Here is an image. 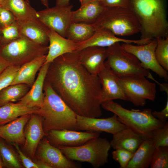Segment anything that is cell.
<instances>
[{
  "instance_id": "b9f144b4",
  "label": "cell",
  "mask_w": 168,
  "mask_h": 168,
  "mask_svg": "<svg viewBox=\"0 0 168 168\" xmlns=\"http://www.w3.org/2000/svg\"><path fill=\"white\" fill-rule=\"evenodd\" d=\"M10 65L8 62L0 57V73Z\"/></svg>"
},
{
  "instance_id": "8992f818",
  "label": "cell",
  "mask_w": 168,
  "mask_h": 168,
  "mask_svg": "<svg viewBox=\"0 0 168 168\" xmlns=\"http://www.w3.org/2000/svg\"><path fill=\"white\" fill-rule=\"evenodd\" d=\"M111 147L110 142L100 136L79 146L58 147L69 159L89 163L95 168H99L108 162Z\"/></svg>"
},
{
  "instance_id": "ab89813d",
  "label": "cell",
  "mask_w": 168,
  "mask_h": 168,
  "mask_svg": "<svg viewBox=\"0 0 168 168\" xmlns=\"http://www.w3.org/2000/svg\"><path fill=\"white\" fill-rule=\"evenodd\" d=\"M106 7L130 8V0H96Z\"/></svg>"
},
{
  "instance_id": "d6986e66",
  "label": "cell",
  "mask_w": 168,
  "mask_h": 168,
  "mask_svg": "<svg viewBox=\"0 0 168 168\" xmlns=\"http://www.w3.org/2000/svg\"><path fill=\"white\" fill-rule=\"evenodd\" d=\"M50 63H44L42 66L29 90L17 102L30 107L39 108L42 106L44 97V84Z\"/></svg>"
},
{
  "instance_id": "4fadbf2b",
  "label": "cell",
  "mask_w": 168,
  "mask_h": 168,
  "mask_svg": "<svg viewBox=\"0 0 168 168\" xmlns=\"http://www.w3.org/2000/svg\"><path fill=\"white\" fill-rule=\"evenodd\" d=\"M100 133L71 130H53L48 133L50 142L57 147H74L82 145L100 136Z\"/></svg>"
},
{
  "instance_id": "4316f807",
  "label": "cell",
  "mask_w": 168,
  "mask_h": 168,
  "mask_svg": "<svg viewBox=\"0 0 168 168\" xmlns=\"http://www.w3.org/2000/svg\"><path fill=\"white\" fill-rule=\"evenodd\" d=\"M1 5L10 11L17 21L38 19L37 11L28 0H5Z\"/></svg>"
},
{
  "instance_id": "d590c367",
  "label": "cell",
  "mask_w": 168,
  "mask_h": 168,
  "mask_svg": "<svg viewBox=\"0 0 168 168\" xmlns=\"http://www.w3.org/2000/svg\"><path fill=\"white\" fill-rule=\"evenodd\" d=\"M20 66L10 65L0 73V91L11 85Z\"/></svg>"
},
{
  "instance_id": "7dc6e473",
  "label": "cell",
  "mask_w": 168,
  "mask_h": 168,
  "mask_svg": "<svg viewBox=\"0 0 168 168\" xmlns=\"http://www.w3.org/2000/svg\"><path fill=\"white\" fill-rule=\"evenodd\" d=\"M4 167V165L0 155V168H2Z\"/></svg>"
},
{
  "instance_id": "6da1fadb",
  "label": "cell",
  "mask_w": 168,
  "mask_h": 168,
  "mask_svg": "<svg viewBox=\"0 0 168 168\" xmlns=\"http://www.w3.org/2000/svg\"><path fill=\"white\" fill-rule=\"evenodd\" d=\"M45 81L77 115L94 118L102 115L99 79L80 63L77 51L51 62Z\"/></svg>"
},
{
  "instance_id": "e575fe53",
  "label": "cell",
  "mask_w": 168,
  "mask_h": 168,
  "mask_svg": "<svg viewBox=\"0 0 168 168\" xmlns=\"http://www.w3.org/2000/svg\"><path fill=\"white\" fill-rule=\"evenodd\" d=\"M151 138L156 147H168V122L163 127L153 130Z\"/></svg>"
},
{
  "instance_id": "f546056e",
  "label": "cell",
  "mask_w": 168,
  "mask_h": 168,
  "mask_svg": "<svg viewBox=\"0 0 168 168\" xmlns=\"http://www.w3.org/2000/svg\"><path fill=\"white\" fill-rule=\"evenodd\" d=\"M30 87L24 84L10 85L0 91V105L18 101L28 91Z\"/></svg>"
},
{
  "instance_id": "30bf717a",
  "label": "cell",
  "mask_w": 168,
  "mask_h": 168,
  "mask_svg": "<svg viewBox=\"0 0 168 168\" xmlns=\"http://www.w3.org/2000/svg\"><path fill=\"white\" fill-rule=\"evenodd\" d=\"M73 6H55L37 11V18L49 30L65 37L67 29L72 21V9Z\"/></svg>"
},
{
  "instance_id": "3957f363",
  "label": "cell",
  "mask_w": 168,
  "mask_h": 168,
  "mask_svg": "<svg viewBox=\"0 0 168 168\" xmlns=\"http://www.w3.org/2000/svg\"><path fill=\"white\" fill-rule=\"evenodd\" d=\"M130 8L140 24V39L168 36L164 0H130Z\"/></svg>"
},
{
  "instance_id": "ffe728a7",
  "label": "cell",
  "mask_w": 168,
  "mask_h": 168,
  "mask_svg": "<svg viewBox=\"0 0 168 168\" xmlns=\"http://www.w3.org/2000/svg\"><path fill=\"white\" fill-rule=\"evenodd\" d=\"M48 36L49 45L44 63H51L58 57L77 49V43L62 36L52 30H49Z\"/></svg>"
},
{
  "instance_id": "f1b7e54d",
  "label": "cell",
  "mask_w": 168,
  "mask_h": 168,
  "mask_svg": "<svg viewBox=\"0 0 168 168\" xmlns=\"http://www.w3.org/2000/svg\"><path fill=\"white\" fill-rule=\"evenodd\" d=\"M95 30L92 24L72 21L67 29L65 37L74 42L79 43L89 39Z\"/></svg>"
},
{
  "instance_id": "cb8c5ba5",
  "label": "cell",
  "mask_w": 168,
  "mask_h": 168,
  "mask_svg": "<svg viewBox=\"0 0 168 168\" xmlns=\"http://www.w3.org/2000/svg\"><path fill=\"white\" fill-rule=\"evenodd\" d=\"M46 55L39 57L21 65L10 85L24 84L31 87L35 80L36 73L45 63Z\"/></svg>"
},
{
  "instance_id": "7a4b0ae2",
  "label": "cell",
  "mask_w": 168,
  "mask_h": 168,
  "mask_svg": "<svg viewBox=\"0 0 168 168\" xmlns=\"http://www.w3.org/2000/svg\"><path fill=\"white\" fill-rule=\"evenodd\" d=\"M44 91L43 102L36 114L43 118L44 132L48 134L53 130L77 131V114L45 81Z\"/></svg>"
},
{
  "instance_id": "44dd1931",
  "label": "cell",
  "mask_w": 168,
  "mask_h": 168,
  "mask_svg": "<svg viewBox=\"0 0 168 168\" xmlns=\"http://www.w3.org/2000/svg\"><path fill=\"white\" fill-rule=\"evenodd\" d=\"M16 21L21 36L37 44L47 46L49 29L38 19Z\"/></svg>"
},
{
  "instance_id": "7402d4cb",
  "label": "cell",
  "mask_w": 168,
  "mask_h": 168,
  "mask_svg": "<svg viewBox=\"0 0 168 168\" xmlns=\"http://www.w3.org/2000/svg\"><path fill=\"white\" fill-rule=\"evenodd\" d=\"M32 114L21 116L6 124L0 126V138L6 142L22 145L25 141L24 128Z\"/></svg>"
},
{
  "instance_id": "5bb4252c",
  "label": "cell",
  "mask_w": 168,
  "mask_h": 168,
  "mask_svg": "<svg viewBox=\"0 0 168 168\" xmlns=\"http://www.w3.org/2000/svg\"><path fill=\"white\" fill-rule=\"evenodd\" d=\"M101 86V103L108 100L127 99L119 82L118 77L104 63L97 75Z\"/></svg>"
},
{
  "instance_id": "d6a6232c",
  "label": "cell",
  "mask_w": 168,
  "mask_h": 168,
  "mask_svg": "<svg viewBox=\"0 0 168 168\" xmlns=\"http://www.w3.org/2000/svg\"><path fill=\"white\" fill-rule=\"evenodd\" d=\"M150 167L151 168H168V147L160 146L156 148Z\"/></svg>"
},
{
  "instance_id": "8d00e7d4",
  "label": "cell",
  "mask_w": 168,
  "mask_h": 168,
  "mask_svg": "<svg viewBox=\"0 0 168 168\" xmlns=\"http://www.w3.org/2000/svg\"><path fill=\"white\" fill-rule=\"evenodd\" d=\"M112 154L113 159L119 163L120 168H127L134 153L124 149H116Z\"/></svg>"
},
{
  "instance_id": "4dcf8cb0",
  "label": "cell",
  "mask_w": 168,
  "mask_h": 168,
  "mask_svg": "<svg viewBox=\"0 0 168 168\" xmlns=\"http://www.w3.org/2000/svg\"><path fill=\"white\" fill-rule=\"evenodd\" d=\"M0 155L4 167L10 168H21L22 166L19 157L6 141L0 138Z\"/></svg>"
},
{
  "instance_id": "83f0119b",
  "label": "cell",
  "mask_w": 168,
  "mask_h": 168,
  "mask_svg": "<svg viewBox=\"0 0 168 168\" xmlns=\"http://www.w3.org/2000/svg\"><path fill=\"white\" fill-rule=\"evenodd\" d=\"M38 108L30 107L17 102H8L0 105V126L24 115L36 114Z\"/></svg>"
},
{
  "instance_id": "bcb514c9",
  "label": "cell",
  "mask_w": 168,
  "mask_h": 168,
  "mask_svg": "<svg viewBox=\"0 0 168 168\" xmlns=\"http://www.w3.org/2000/svg\"><path fill=\"white\" fill-rule=\"evenodd\" d=\"M79 0L81 3V5H83L91 1L92 0Z\"/></svg>"
},
{
  "instance_id": "52a82bcc",
  "label": "cell",
  "mask_w": 168,
  "mask_h": 168,
  "mask_svg": "<svg viewBox=\"0 0 168 168\" xmlns=\"http://www.w3.org/2000/svg\"><path fill=\"white\" fill-rule=\"evenodd\" d=\"M105 64L119 77L145 76L152 77L149 70L143 68L138 59L125 50L120 43L106 48Z\"/></svg>"
},
{
  "instance_id": "5b68a950",
  "label": "cell",
  "mask_w": 168,
  "mask_h": 168,
  "mask_svg": "<svg viewBox=\"0 0 168 168\" xmlns=\"http://www.w3.org/2000/svg\"><path fill=\"white\" fill-rule=\"evenodd\" d=\"M92 25L95 30L107 29L117 36L132 35L141 30L139 22L130 8L105 7Z\"/></svg>"
},
{
  "instance_id": "ee69618b",
  "label": "cell",
  "mask_w": 168,
  "mask_h": 168,
  "mask_svg": "<svg viewBox=\"0 0 168 168\" xmlns=\"http://www.w3.org/2000/svg\"><path fill=\"white\" fill-rule=\"evenodd\" d=\"M35 162L38 164L39 168H52L48 164L41 161L38 160Z\"/></svg>"
},
{
  "instance_id": "484cf974",
  "label": "cell",
  "mask_w": 168,
  "mask_h": 168,
  "mask_svg": "<svg viewBox=\"0 0 168 168\" xmlns=\"http://www.w3.org/2000/svg\"><path fill=\"white\" fill-rule=\"evenodd\" d=\"M156 147L151 137L146 138L129 161L127 168H148Z\"/></svg>"
},
{
  "instance_id": "60d3db41",
  "label": "cell",
  "mask_w": 168,
  "mask_h": 168,
  "mask_svg": "<svg viewBox=\"0 0 168 168\" xmlns=\"http://www.w3.org/2000/svg\"><path fill=\"white\" fill-rule=\"evenodd\" d=\"M153 116L157 119L166 122L168 118V98L165 107L161 111L152 112Z\"/></svg>"
},
{
  "instance_id": "8fae6325",
  "label": "cell",
  "mask_w": 168,
  "mask_h": 168,
  "mask_svg": "<svg viewBox=\"0 0 168 168\" xmlns=\"http://www.w3.org/2000/svg\"><path fill=\"white\" fill-rule=\"evenodd\" d=\"M121 45L125 50L135 55L143 68L152 71L165 81H168L167 71L158 63L155 56L156 38L143 44L134 45L132 44L122 43Z\"/></svg>"
},
{
  "instance_id": "e0dca14e",
  "label": "cell",
  "mask_w": 168,
  "mask_h": 168,
  "mask_svg": "<svg viewBox=\"0 0 168 168\" xmlns=\"http://www.w3.org/2000/svg\"><path fill=\"white\" fill-rule=\"evenodd\" d=\"M43 119L40 115L32 114L27 123L24 131L25 141L23 149L31 158L34 156L41 139L48 134L44 131Z\"/></svg>"
},
{
  "instance_id": "2e32d148",
  "label": "cell",
  "mask_w": 168,
  "mask_h": 168,
  "mask_svg": "<svg viewBox=\"0 0 168 168\" xmlns=\"http://www.w3.org/2000/svg\"><path fill=\"white\" fill-rule=\"evenodd\" d=\"M38 160L49 165L52 168H77L78 165L68 159L58 147L44 139L39 143L38 150Z\"/></svg>"
},
{
  "instance_id": "9a60e30c",
  "label": "cell",
  "mask_w": 168,
  "mask_h": 168,
  "mask_svg": "<svg viewBox=\"0 0 168 168\" xmlns=\"http://www.w3.org/2000/svg\"><path fill=\"white\" fill-rule=\"evenodd\" d=\"M151 41V40L149 39H140L137 40L123 39L117 37L108 29L99 28L95 30L94 33L89 39L77 43V51L90 46L107 48L118 42L142 45L148 43Z\"/></svg>"
},
{
  "instance_id": "681fc988",
  "label": "cell",
  "mask_w": 168,
  "mask_h": 168,
  "mask_svg": "<svg viewBox=\"0 0 168 168\" xmlns=\"http://www.w3.org/2000/svg\"><path fill=\"white\" fill-rule=\"evenodd\" d=\"M1 46H2V45H1L0 41V48L1 47Z\"/></svg>"
},
{
  "instance_id": "ac0fdd59",
  "label": "cell",
  "mask_w": 168,
  "mask_h": 168,
  "mask_svg": "<svg viewBox=\"0 0 168 168\" xmlns=\"http://www.w3.org/2000/svg\"><path fill=\"white\" fill-rule=\"evenodd\" d=\"M77 51L80 63L90 73L97 75L104 65L106 48L90 46Z\"/></svg>"
},
{
  "instance_id": "603a6c76",
  "label": "cell",
  "mask_w": 168,
  "mask_h": 168,
  "mask_svg": "<svg viewBox=\"0 0 168 168\" xmlns=\"http://www.w3.org/2000/svg\"><path fill=\"white\" fill-rule=\"evenodd\" d=\"M146 138L127 127L113 135L110 143L115 149H123L134 153Z\"/></svg>"
},
{
  "instance_id": "c3c4849f",
  "label": "cell",
  "mask_w": 168,
  "mask_h": 168,
  "mask_svg": "<svg viewBox=\"0 0 168 168\" xmlns=\"http://www.w3.org/2000/svg\"><path fill=\"white\" fill-rule=\"evenodd\" d=\"M5 0H0V5H2V4Z\"/></svg>"
},
{
  "instance_id": "74e56055",
  "label": "cell",
  "mask_w": 168,
  "mask_h": 168,
  "mask_svg": "<svg viewBox=\"0 0 168 168\" xmlns=\"http://www.w3.org/2000/svg\"><path fill=\"white\" fill-rule=\"evenodd\" d=\"M16 21V19L12 13L0 5V29L8 26Z\"/></svg>"
},
{
  "instance_id": "7c38bea8",
  "label": "cell",
  "mask_w": 168,
  "mask_h": 168,
  "mask_svg": "<svg viewBox=\"0 0 168 168\" xmlns=\"http://www.w3.org/2000/svg\"><path fill=\"white\" fill-rule=\"evenodd\" d=\"M127 127L118 119L117 116L105 118H99L77 115V130L100 133L105 132L113 135Z\"/></svg>"
},
{
  "instance_id": "836d02e7",
  "label": "cell",
  "mask_w": 168,
  "mask_h": 168,
  "mask_svg": "<svg viewBox=\"0 0 168 168\" xmlns=\"http://www.w3.org/2000/svg\"><path fill=\"white\" fill-rule=\"evenodd\" d=\"M21 36L16 21L0 29V41L2 45L6 44Z\"/></svg>"
},
{
  "instance_id": "1f68e13d",
  "label": "cell",
  "mask_w": 168,
  "mask_h": 168,
  "mask_svg": "<svg viewBox=\"0 0 168 168\" xmlns=\"http://www.w3.org/2000/svg\"><path fill=\"white\" fill-rule=\"evenodd\" d=\"M157 45L155 54L160 65L166 70H168V36L156 38Z\"/></svg>"
},
{
  "instance_id": "d4e9b609",
  "label": "cell",
  "mask_w": 168,
  "mask_h": 168,
  "mask_svg": "<svg viewBox=\"0 0 168 168\" xmlns=\"http://www.w3.org/2000/svg\"><path fill=\"white\" fill-rule=\"evenodd\" d=\"M105 7L96 0L81 5L77 10L72 12V22L92 24L97 20Z\"/></svg>"
},
{
  "instance_id": "ba28073f",
  "label": "cell",
  "mask_w": 168,
  "mask_h": 168,
  "mask_svg": "<svg viewBox=\"0 0 168 168\" xmlns=\"http://www.w3.org/2000/svg\"><path fill=\"white\" fill-rule=\"evenodd\" d=\"M48 46L37 44L21 36L0 48V57L10 65L21 66L25 63L47 55Z\"/></svg>"
},
{
  "instance_id": "9c48e42d",
  "label": "cell",
  "mask_w": 168,
  "mask_h": 168,
  "mask_svg": "<svg viewBox=\"0 0 168 168\" xmlns=\"http://www.w3.org/2000/svg\"><path fill=\"white\" fill-rule=\"evenodd\" d=\"M145 76L118 77L119 82L127 98L136 106H143L147 100L154 101L156 90L155 83Z\"/></svg>"
},
{
  "instance_id": "7bdbcfd3",
  "label": "cell",
  "mask_w": 168,
  "mask_h": 168,
  "mask_svg": "<svg viewBox=\"0 0 168 168\" xmlns=\"http://www.w3.org/2000/svg\"><path fill=\"white\" fill-rule=\"evenodd\" d=\"M70 0H56V6H66L70 5Z\"/></svg>"
},
{
  "instance_id": "f35d334b",
  "label": "cell",
  "mask_w": 168,
  "mask_h": 168,
  "mask_svg": "<svg viewBox=\"0 0 168 168\" xmlns=\"http://www.w3.org/2000/svg\"><path fill=\"white\" fill-rule=\"evenodd\" d=\"M13 145L18 154L19 158L21 160L23 166L26 168H39L38 164L27 157L21 151L19 145L14 142L11 143Z\"/></svg>"
},
{
  "instance_id": "f6af8a7d",
  "label": "cell",
  "mask_w": 168,
  "mask_h": 168,
  "mask_svg": "<svg viewBox=\"0 0 168 168\" xmlns=\"http://www.w3.org/2000/svg\"><path fill=\"white\" fill-rule=\"evenodd\" d=\"M42 4L44 5L46 8L49 7V0H40Z\"/></svg>"
},
{
  "instance_id": "277c9868",
  "label": "cell",
  "mask_w": 168,
  "mask_h": 168,
  "mask_svg": "<svg viewBox=\"0 0 168 168\" xmlns=\"http://www.w3.org/2000/svg\"><path fill=\"white\" fill-rule=\"evenodd\" d=\"M101 106L105 110L115 114L118 120L127 127L145 138L151 137L153 130L163 127L167 122L161 121L155 118L150 108L142 110H129L113 100L103 102Z\"/></svg>"
}]
</instances>
